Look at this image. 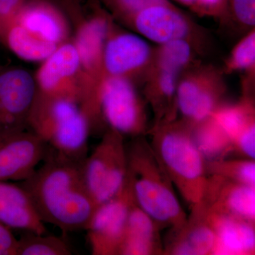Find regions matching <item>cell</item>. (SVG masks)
<instances>
[{
	"label": "cell",
	"mask_w": 255,
	"mask_h": 255,
	"mask_svg": "<svg viewBox=\"0 0 255 255\" xmlns=\"http://www.w3.org/2000/svg\"><path fill=\"white\" fill-rule=\"evenodd\" d=\"M82 161L64 158L48 150L41 165L18 182L45 224L53 225L63 233L85 230L97 207L82 178Z\"/></svg>",
	"instance_id": "cell-1"
},
{
	"label": "cell",
	"mask_w": 255,
	"mask_h": 255,
	"mask_svg": "<svg viewBox=\"0 0 255 255\" xmlns=\"http://www.w3.org/2000/svg\"><path fill=\"white\" fill-rule=\"evenodd\" d=\"M151 147L172 184L190 206L202 199L208 176L206 160L182 119L161 122L148 130Z\"/></svg>",
	"instance_id": "cell-2"
},
{
	"label": "cell",
	"mask_w": 255,
	"mask_h": 255,
	"mask_svg": "<svg viewBox=\"0 0 255 255\" xmlns=\"http://www.w3.org/2000/svg\"><path fill=\"white\" fill-rule=\"evenodd\" d=\"M132 139L127 145L128 176L135 204L162 229L181 227L188 216L178 201L173 184L161 167L150 142L145 136Z\"/></svg>",
	"instance_id": "cell-3"
},
{
	"label": "cell",
	"mask_w": 255,
	"mask_h": 255,
	"mask_svg": "<svg viewBox=\"0 0 255 255\" xmlns=\"http://www.w3.org/2000/svg\"><path fill=\"white\" fill-rule=\"evenodd\" d=\"M92 124L78 101L37 93L27 129L55 155L71 160L87 157Z\"/></svg>",
	"instance_id": "cell-4"
},
{
	"label": "cell",
	"mask_w": 255,
	"mask_h": 255,
	"mask_svg": "<svg viewBox=\"0 0 255 255\" xmlns=\"http://www.w3.org/2000/svg\"><path fill=\"white\" fill-rule=\"evenodd\" d=\"M113 21V17L107 10L97 8L93 14L80 21L75 36L71 38L80 58L82 86L80 105L93 124L101 120L99 89L105 78L104 50Z\"/></svg>",
	"instance_id": "cell-5"
},
{
	"label": "cell",
	"mask_w": 255,
	"mask_h": 255,
	"mask_svg": "<svg viewBox=\"0 0 255 255\" xmlns=\"http://www.w3.org/2000/svg\"><path fill=\"white\" fill-rule=\"evenodd\" d=\"M84 182L96 205L110 200L123 189L128 166L127 144L122 134L108 128L81 164Z\"/></svg>",
	"instance_id": "cell-6"
},
{
	"label": "cell",
	"mask_w": 255,
	"mask_h": 255,
	"mask_svg": "<svg viewBox=\"0 0 255 255\" xmlns=\"http://www.w3.org/2000/svg\"><path fill=\"white\" fill-rule=\"evenodd\" d=\"M146 104L132 80L113 76L102 80L98 93L101 119L124 137L135 138L148 132Z\"/></svg>",
	"instance_id": "cell-7"
},
{
	"label": "cell",
	"mask_w": 255,
	"mask_h": 255,
	"mask_svg": "<svg viewBox=\"0 0 255 255\" xmlns=\"http://www.w3.org/2000/svg\"><path fill=\"white\" fill-rule=\"evenodd\" d=\"M196 64L181 74L176 92L177 112L191 125L211 117L224 105L226 94L219 71Z\"/></svg>",
	"instance_id": "cell-8"
},
{
	"label": "cell",
	"mask_w": 255,
	"mask_h": 255,
	"mask_svg": "<svg viewBox=\"0 0 255 255\" xmlns=\"http://www.w3.org/2000/svg\"><path fill=\"white\" fill-rule=\"evenodd\" d=\"M149 42L163 44L174 40L190 41L201 53L204 33L199 26L171 1L148 5L128 23Z\"/></svg>",
	"instance_id": "cell-9"
},
{
	"label": "cell",
	"mask_w": 255,
	"mask_h": 255,
	"mask_svg": "<svg viewBox=\"0 0 255 255\" xmlns=\"http://www.w3.org/2000/svg\"><path fill=\"white\" fill-rule=\"evenodd\" d=\"M153 54L150 42L135 32L120 29L113 21L104 50L105 77H121L135 83V79L145 78Z\"/></svg>",
	"instance_id": "cell-10"
},
{
	"label": "cell",
	"mask_w": 255,
	"mask_h": 255,
	"mask_svg": "<svg viewBox=\"0 0 255 255\" xmlns=\"http://www.w3.org/2000/svg\"><path fill=\"white\" fill-rule=\"evenodd\" d=\"M128 176L121 192L96 207L85 227L93 255H118L130 208L134 203Z\"/></svg>",
	"instance_id": "cell-11"
},
{
	"label": "cell",
	"mask_w": 255,
	"mask_h": 255,
	"mask_svg": "<svg viewBox=\"0 0 255 255\" xmlns=\"http://www.w3.org/2000/svg\"><path fill=\"white\" fill-rule=\"evenodd\" d=\"M37 93L34 75L21 67H0V135L27 129Z\"/></svg>",
	"instance_id": "cell-12"
},
{
	"label": "cell",
	"mask_w": 255,
	"mask_h": 255,
	"mask_svg": "<svg viewBox=\"0 0 255 255\" xmlns=\"http://www.w3.org/2000/svg\"><path fill=\"white\" fill-rule=\"evenodd\" d=\"M38 95L78 101L82 97L78 51L71 39L60 44L34 74Z\"/></svg>",
	"instance_id": "cell-13"
},
{
	"label": "cell",
	"mask_w": 255,
	"mask_h": 255,
	"mask_svg": "<svg viewBox=\"0 0 255 255\" xmlns=\"http://www.w3.org/2000/svg\"><path fill=\"white\" fill-rule=\"evenodd\" d=\"M41 139L28 129L0 135V181L21 182L31 175L48 154Z\"/></svg>",
	"instance_id": "cell-14"
},
{
	"label": "cell",
	"mask_w": 255,
	"mask_h": 255,
	"mask_svg": "<svg viewBox=\"0 0 255 255\" xmlns=\"http://www.w3.org/2000/svg\"><path fill=\"white\" fill-rule=\"evenodd\" d=\"M198 205L210 212L255 223V187L209 175Z\"/></svg>",
	"instance_id": "cell-15"
},
{
	"label": "cell",
	"mask_w": 255,
	"mask_h": 255,
	"mask_svg": "<svg viewBox=\"0 0 255 255\" xmlns=\"http://www.w3.org/2000/svg\"><path fill=\"white\" fill-rule=\"evenodd\" d=\"M14 21L58 46L71 39L68 18L50 0H26Z\"/></svg>",
	"instance_id": "cell-16"
},
{
	"label": "cell",
	"mask_w": 255,
	"mask_h": 255,
	"mask_svg": "<svg viewBox=\"0 0 255 255\" xmlns=\"http://www.w3.org/2000/svg\"><path fill=\"white\" fill-rule=\"evenodd\" d=\"M214 243V230L204 211L196 206L181 227L169 230L163 255H211Z\"/></svg>",
	"instance_id": "cell-17"
},
{
	"label": "cell",
	"mask_w": 255,
	"mask_h": 255,
	"mask_svg": "<svg viewBox=\"0 0 255 255\" xmlns=\"http://www.w3.org/2000/svg\"><path fill=\"white\" fill-rule=\"evenodd\" d=\"M0 223L11 230L46 233L31 196L19 183L0 181Z\"/></svg>",
	"instance_id": "cell-18"
},
{
	"label": "cell",
	"mask_w": 255,
	"mask_h": 255,
	"mask_svg": "<svg viewBox=\"0 0 255 255\" xmlns=\"http://www.w3.org/2000/svg\"><path fill=\"white\" fill-rule=\"evenodd\" d=\"M196 206L204 211L214 230L215 243L211 255L255 254V223L210 212Z\"/></svg>",
	"instance_id": "cell-19"
},
{
	"label": "cell",
	"mask_w": 255,
	"mask_h": 255,
	"mask_svg": "<svg viewBox=\"0 0 255 255\" xmlns=\"http://www.w3.org/2000/svg\"><path fill=\"white\" fill-rule=\"evenodd\" d=\"M162 227L134 201L118 255H163Z\"/></svg>",
	"instance_id": "cell-20"
},
{
	"label": "cell",
	"mask_w": 255,
	"mask_h": 255,
	"mask_svg": "<svg viewBox=\"0 0 255 255\" xmlns=\"http://www.w3.org/2000/svg\"><path fill=\"white\" fill-rule=\"evenodd\" d=\"M179 76L169 70L151 68L144 78V99L154 114L152 127L177 119L176 92Z\"/></svg>",
	"instance_id": "cell-21"
},
{
	"label": "cell",
	"mask_w": 255,
	"mask_h": 255,
	"mask_svg": "<svg viewBox=\"0 0 255 255\" xmlns=\"http://www.w3.org/2000/svg\"><path fill=\"white\" fill-rule=\"evenodd\" d=\"M0 38L18 58L28 62L41 63L59 46L42 39L14 21L0 31Z\"/></svg>",
	"instance_id": "cell-22"
},
{
	"label": "cell",
	"mask_w": 255,
	"mask_h": 255,
	"mask_svg": "<svg viewBox=\"0 0 255 255\" xmlns=\"http://www.w3.org/2000/svg\"><path fill=\"white\" fill-rule=\"evenodd\" d=\"M190 127L196 147L206 161L227 158L233 153L231 139L212 116Z\"/></svg>",
	"instance_id": "cell-23"
},
{
	"label": "cell",
	"mask_w": 255,
	"mask_h": 255,
	"mask_svg": "<svg viewBox=\"0 0 255 255\" xmlns=\"http://www.w3.org/2000/svg\"><path fill=\"white\" fill-rule=\"evenodd\" d=\"M199 50L187 40L179 39L157 45L154 48L151 68L169 70L181 75L196 63L194 58Z\"/></svg>",
	"instance_id": "cell-24"
},
{
	"label": "cell",
	"mask_w": 255,
	"mask_h": 255,
	"mask_svg": "<svg viewBox=\"0 0 255 255\" xmlns=\"http://www.w3.org/2000/svg\"><path fill=\"white\" fill-rule=\"evenodd\" d=\"M211 116L227 133L232 143L235 137L255 122L254 100L243 97L238 103L224 104Z\"/></svg>",
	"instance_id": "cell-25"
},
{
	"label": "cell",
	"mask_w": 255,
	"mask_h": 255,
	"mask_svg": "<svg viewBox=\"0 0 255 255\" xmlns=\"http://www.w3.org/2000/svg\"><path fill=\"white\" fill-rule=\"evenodd\" d=\"M71 248L63 238L46 233L26 232L18 239L16 255H70Z\"/></svg>",
	"instance_id": "cell-26"
},
{
	"label": "cell",
	"mask_w": 255,
	"mask_h": 255,
	"mask_svg": "<svg viewBox=\"0 0 255 255\" xmlns=\"http://www.w3.org/2000/svg\"><path fill=\"white\" fill-rule=\"evenodd\" d=\"M209 175H216L233 182L255 187V159L248 158L206 161Z\"/></svg>",
	"instance_id": "cell-27"
},
{
	"label": "cell",
	"mask_w": 255,
	"mask_h": 255,
	"mask_svg": "<svg viewBox=\"0 0 255 255\" xmlns=\"http://www.w3.org/2000/svg\"><path fill=\"white\" fill-rule=\"evenodd\" d=\"M255 67V28L247 32L235 46L226 62L224 70L228 73L247 72L253 73Z\"/></svg>",
	"instance_id": "cell-28"
},
{
	"label": "cell",
	"mask_w": 255,
	"mask_h": 255,
	"mask_svg": "<svg viewBox=\"0 0 255 255\" xmlns=\"http://www.w3.org/2000/svg\"><path fill=\"white\" fill-rule=\"evenodd\" d=\"M113 18L127 23L148 5L169 2V0H100Z\"/></svg>",
	"instance_id": "cell-29"
},
{
	"label": "cell",
	"mask_w": 255,
	"mask_h": 255,
	"mask_svg": "<svg viewBox=\"0 0 255 255\" xmlns=\"http://www.w3.org/2000/svg\"><path fill=\"white\" fill-rule=\"evenodd\" d=\"M233 19L248 31L255 28V0H229L225 20Z\"/></svg>",
	"instance_id": "cell-30"
},
{
	"label": "cell",
	"mask_w": 255,
	"mask_h": 255,
	"mask_svg": "<svg viewBox=\"0 0 255 255\" xmlns=\"http://www.w3.org/2000/svg\"><path fill=\"white\" fill-rule=\"evenodd\" d=\"M233 152L242 158L255 159V122L248 126L232 140Z\"/></svg>",
	"instance_id": "cell-31"
},
{
	"label": "cell",
	"mask_w": 255,
	"mask_h": 255,
	"mask_svg": "<svg viewBox=\"0 0 255 255\" xmlns=\"http://www.w3.org/2000/svg\"><path fill=\"white\" fill-rule=\"evenodd\" d=\"M229 0H197L194 11L201 16H209L224 21Z\"/></svg>",
	"instance_id": "cell-32"
},
{
	"label": "cell",
	"mask_w": 255,
	"mask_h": 255,
	"mask_svg": "<svg viewBox=\"0 0 255 255\" xmlns=\"http://www.w3.org/2000/svg\"><path fill=\"white\" fill-rule=\"evenodd\" d=\"M26 0H0V31L12 22Z\"/></svg>",
	"instance_id": "cell-33"
},
{
	"label": "cell",
	"mask_w": 255,
	"mask_h": 255,
	"mask_svg": "<svg viewBox=\"0 0 255 255\" xmlns=\"http://www.w3.org/2000/svg\"><path fill=\"white\" fill-rule=\"evenodd\" d=\"M17 242L11 230L0 223V255H16Z\"/></svg>",
	"instance_id": "cell-34"
},
{
	"label": "cell",
	"mask_w": 255,
	"mask_h": 255,
	"mask_svg": "<svg viewBox=\"0 0 255 255\" xmlns=\"http://www.w3.org/2000/svg\"><path fill=\"white\" fill-rule=\"evenodd\" d=\"M175 1L180 3L181 4L184 5V6H187L192 11H194L196 2H197V0H175Z\"/></svg>",
	"instance_id": "cell-35"
}]
</instances>
